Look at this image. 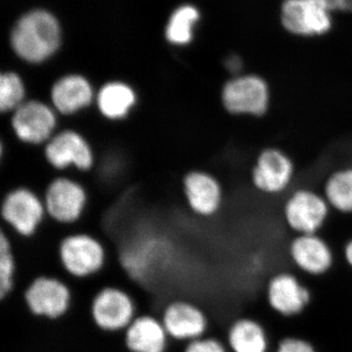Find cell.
Segmentation results:
<instances>
[{"label":"cell","instance_id":"1","mask_svg":"<svg viewBox=\"0 0 352 352\" xmlns=\"http://www.w3.org/2000/svg\"><path fill=\"white\" fill-rule=\"evenodd\" d=\"M61 43V29L56 18L44 10L23 16L11 34V45L16 54L31 64L50 59Z\"/></svg>","mask_w":352,"mask_h":352},{"label":"cell","instance_id":"2","mask_svg":"<svg viewBox=\"0 0 352 352\" xmlns=\"http://www.w3.org/2000/svg\"><path fill=\"white\" fill-rule=\"evenodd\" d=\"M221 101L231 115L263 117L270 108V88L258 76H236L222 88Z\"/></svg>","mask_w":352,"mask_h":352},{"label":"cell","instance_id":"3","mask_svg":"<svg viewBox=\"0 0 352 352\" xmlns=\"http://www.w3.org/2000/svg\"><path fill=\"white\" fill-rule=\"evenodd\" d=\"M59 258L69 275L87 278L103 268L106 252L103 245L94 236L73 234L60 243Z\"/></svg>","mask_w":352,"mask_h":352},{"label":"cell","instance_id":"4","mask_svg":"<svg viewBox=\"0 0 352 352\" xmlns=\"http://www.w3.org/2000/svg\"><path fill=\"white\" fill-rule=\"evenodd\" d=\"M11 126L23 143L46 144L55 134L57 112L43 101H25L12 113Z\"/></svg>","mask_w":352,"mask_h":352},{"label":"cell","instance_id":"5","mask_svg":"<svg viewBox=\"0 0 352 352\" xmlns=\"http://www.w3.org/2000/svg\"><path fill=\"white\" fill-rule=\"evenodd\" d=\"M133 300L126 291L117 287H106L95 295L90 314L95 325L108 333L126 331L135 319Z\"/></svg>","mask_w":352,"mask_h":352},{"label":"cell","instance_id":"6","mask_svg":"<svg viewBox=\"0 0 352 352\" xmlns=\"http://www.w3.org/2000/svg\"><path fill=\"white\" fill-rule=\"evenodd\" d=\"M2 217L16 233L31 237L46 214L43 200L31 189L20 187L9 192L1 207Z\"/></svg>","mask_w":352,"mask_h":352},{"label":"cell","instance_id":"7","mask_svg":"<svg viewBox=\"0 0 352 352\" xmlns=\"http://www.w3.org/2000/svg\"><path fill=\"white\" fill-rule=\"evenodd\" d=\"M24 296L25 305L32 314L50 320L63 317L71 307L69 287L54 277L36 278L25 289Z\"/></svg>","mask_w":352,"mask_h":352},{"label":"cell","instance_id":"8","mask_svg":"<svg viewBox=\"0 0 352 352\" xmlns=\"http://www.w3.org/2000/svg\"><path fill=\"white\" fill-rule=\"evenodd\" d=\"M44 157L52 168L59 170L75 168L87 171L94 164L91 146L82 134L72 129L55 133L44 146Z\"/></svg>","mask_w":352,"mask_h":352},{"label":"cell","instance_id":"9","mask_svg":"<svg viewBox=\"0 0 352 352\" xmlns=\"http://www.w3.org/2000/svg\"><path fill=\"white\" fill-rule=\"evenodd\" d=\"M87 196L80 183L67 177L55 178L48 185L43 201L46 212L59 223H74L87 206Z\"/></svg>","mask_w":352,"mask_h":352},{"label":"cell","instance_id":"10","mask_svg":"<svg viewBox=\"0 0 352 352\" xmlns=\"http://www.w3.org/2000/svg\"><path fill=\"white\" fill-rule=\"evenodd\" d=\"M330 11L322 0H286L282 8V22L293 34L317 36L331 29Z\"/></svg>","mask_w":352,"mask_h":352},{"label":"cell","instance_id":"11","mask_svg":"<svg viewBox=\"0 0 352 352\" xmlns=\"http://www.w3.org/2000/svg\"><path fill=\"white\" fill-rule=\"evenodd\" d=\"M328 212L327 200L307 189L296 191L284 208L287 223L300 235L316 233L325 223Z\"/></svg>","mask_w":352,"mask_h":352},{"label":"cell","instance_id":"12","mask_svg":"<svg viewBox=\"0 0 352 352\" xmlns=\"http://www.w3.org/2000/svg\"><path fill=\"white\" fill-rule=\"evenodd\" d=\"M293 162L288 155L276 148H267L259 154L252 170V182L263 193L279 194L293 179Z\"/></svg>","mask_w":352,"mask_h":352},{"label":"cell","instance_id":"13","mask_svg":"<svg viewBox=\"0 0 352 352\" xmlns=\"http://www.w3.org/2000/svg\"><path fill=\"white\" fill-rule=\"evenodd\" d=\"M168 337L179 342H192L201 338L208 327V321L200 308L187 302L170 303L161 319Z\"/></svg>","mask_w":352,"mask_h":352},{"label":"cell","instance_id":"14","mask_svg":"<svg viewBox=\"0 0 352 352\" xmlns=\"http://www.w3.org/2000/svg\"><path fill=\"white\" fill-rule=\"evenodd\" d=\"M95 96L92 85L85 76H65L51 88V106L61 115H75L89 107Z\"/></svg>","mask_w":352,"mask_h":352},{"label":"cell","instance_id":"15","mask_svg":"<svg viewBox=\"0 0 352 352\" xmlns=\"http://www.w3.org/2000/svg\"><path fill=\"white\" fill-rule=\"evenodd\" d=\"M183 190L190 208L201 217L214 215L221 206V186L217 178L205 171H191L186 175Z\"/></svg>","mask_w":352,"mask_h":352},{"label":"cell","instance_id":"16","mask_svg":"<svg viewBox=\"0 0 352 352\" xmlns=\"http://www.w3.org/2000/svg\"><path fill=\"white\" fill-rule=\"evenodd\" d=\"M168 338L163 322L151 315L135 317L124 331V344L131 352H166Z\"/></svg>","mask_w":352,"mask_h":352},{"label":"cell","instance_id":"17","mask_svg":"<svg viewBox=\"0 0 352 352\" xmlns=\"http://www.w3.org/2000/svg\"><path fill=\"white\" fill-rule=\"evenodd\" d=\"M289 252L296 265L309 274H323L332 266L333 254L330 248L315 234L296 237L292 242Z\"/></svg>","mask_w":352,"mask_h":352},{"label":"cell","instance_id":"18","mask_svg":"<svg viewBox=\"0 0 352 352\" xmlns=\"http://www.w3.org/2000/svg\"><path fill=\"white\" fill-rule=\"evenodd\" d=\"M268 300L271 307L286 316L300 314L310 300V294L295 277L277 275L268 286Z\"/></svg>","mask_w":352,"mask_h":352},{"label":"cell","instance_id":"19","mask_svg":"<svg viewBox=\"0 0 352 352\" xmlns=\"http://www.w3.org/2000/svg\"><path fill=\"white\" fill-rule=\"evenodd\" d=\"M99 113L110 120L124 119L138 103V95L126 82L106 83L95 96Z\"/></svg>","mask_w":352,"mask_h":352},{"label":"cell","instance_id":"20","mask_svg":"<svg viewBox=\"0 0 352 352\" xmlns=\"http://www.w3.org/2000/svg\"><path fill=\"white\" fill-rule=\"evenodd\" d=\"M229 346L234 352H266L267 339L263 328L256 321L243 319L229 331Z\"/></svg>","mask_w":352,"mask_h":352},{"label":"cell","instance_id":"21","mask_svg":"<svg viewBox=\"0 0 352 352\" xmlns=\"http://www.w3.org/2000/svg\"><path fill=\"white\" fill-rule=\"evenodd\" d=\"M328 204L344 214H352V168L333 173L325 184Z\"/></svg>","mask_w":352,"mask_h":352},{"label":"cell","instance_id":"22","mask_svg":"<svg viewBox=\"0 0 352 352\" xmlns=\"http://www.w3.org/2000/svg\"><path fill=\"white\" fill-rule=\"evenodd\" d=\"M200 18L198 9L184 6L176 9L166 29V36L170 43L185 45L193 38V28Z\"/></svg>","mask_w":352,"mask_h":352},{"label":"cell","instance_id":"23","mask_svg":"<svg viewBox=\"0 0 352 352\" xmlns=\"http://www.w3.org/2000/svg\"><path fill=\"white\" fill-rule=\"evenodd\" d=\"M25 98L24 82L19 75L6 72L0 76V110L13 113L22 105Z\"/></svg>","mask_w":352,"mask_h":352},{"label":"cell","instance_id":"24","mask_svg":"<svg viewBox=\"0 0 352 352\" xmlns=\"http://www.w3.org/2000/svg\"><path fill=\"white\" fill-rule=\"evenodd\" d=\"M16 263L12 245L6 234L0 236V296L6 298L13 291Z\"/></svg>","mask_w":352,"mask_h":352},{"label":"cell","instance_id":"25","mask_svg":"<svg viewBox=\"0 0 352 352\" xmlns=\"http://www.w3.org/2000/svg\"><path fill=\"white\" fill-rule=\"evenodd\" d=\"M184 352H226V349L219 340L201 337L189 342Z\"/></svg>","mask_w":352,"mask_h":352},{"label":"cell","instance_id":"26","mask_svg":"<svg viewBox=\"0 0 352 352\" xmlns=\"http://www.w3.org/2000/svg\"><path fill=\"white\" fill-rule=\"evenodd\" d=\"M277 352H315L309 342L296 338H289L282 340L278 346Z\"/></svg>","mask_w":352,"mask_h":352},{"label":"cell","instance_id":"27","mask_svg":"<svg viewBox=\"0 0 352 352\" xmlns=\"http://www.w3.org/2000/svg\"><path fill=\"white\" fill-rule=\"evenodd\" d=\"M226 63L227 68L230 69L231 72H233V73L239 71L241 66H242V64H241V60L237 56H232L229 58V59L227 60Z\"/></svg>","mask_w":352,"mask_h":352},{"label":"cell","instance_id":"28","mask_svg":"<svg viewBox=\"0 0 352 352\" xmlns=\"http://www.w3.org/2000/svg\"><path fill=\"white\" fill-rule=\"evenodd\" d=\"M336 10L346 11L352 12V0H337Z\"/></svg>","mask_w":352,"mask_h":352},{"label":"cell","instance_id":"29","mask_svg":"<svg viewBox=\"0 0 352 352\" xmlns=\"http://www.w3.org/2000/svg\"><path fill=\"white\" fill-rule=\"evenodd\" d=\"M344 256H346V261L349 265L352 266V240L347 243L346 249H344Z\"/></svg>","mask_w":352,"mask_h":352},{"label":"cell","instance_id":"30","mask_svg":"<svg viewBox=\"0 0 352 352\" xmlns=\"http://www.w3.org/2000/svg\"><path fill=\"white\" fill-rule=\"evenodd\" d=\"M322 1L325 2L327 4L330 10H336V6H337V0H322Z\"/></svg>","mask_w":352,"mask_h":352}]
</instances>
